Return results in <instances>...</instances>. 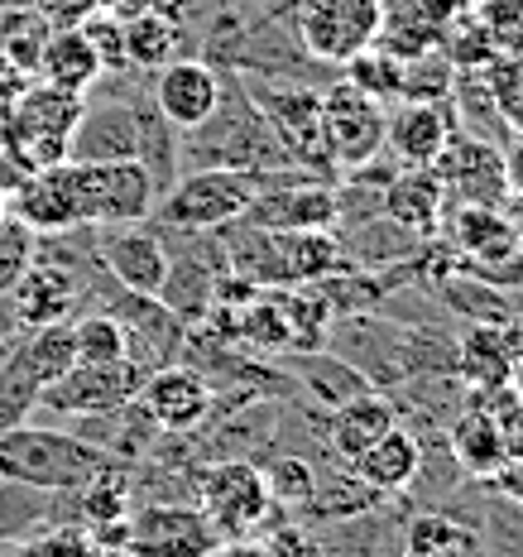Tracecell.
I'll return each instance as SVG.
<instances>
[{
	"label": "cell",
	"mask_w": 523,
	"mask_h": 557,
	"mask_svg": "<svg viewBox=\"0 0 523 557\" xmlns=\"http://www.w3.org/2000/svg\"><path fill=\"white\" fill-rule=\"evenodd\" d=\"M115 467V451L87 437L58 433V428H0V481L29 485V491H77L97 471Z\"/></svg>",
	"instance_id": "obj_1"
},
{
	"label": "cell",
	"mask_w": 523,
	"mask_h": 557,
	"mask_svg": "<svg viewBox=\"0 0 523 557\" xmlns=\"http://www.w3.org/2000/svg\"><path fill=\"white\" fill-rule=\"evenodd\" d=\"M341 250L332 231H260L246 226V236L231 240V270L250 278L254 288H303L336 274Z\"/></svg>",
	"instance_id": "obj_2"
},
{
	"label": "cell",
	"mask_w": 523,
	"mask_h": 557,
	"mask_svg": "<svg viewBox=\"0 0 523 557\" xmlns=\"http://www.w3.org/2000/svg\"><path fill=\"white\" fill-rule=\"evenodd\" d=\"M83 111H87V97L29 77V87L20 91V101L0 121V149L25 173L63 164L73 154V131L83 121Z\"/></svg>",
	"instance_id": "obj_3"
},
{
	"label": "cell",
	"mask_w": 523,
	"mask_h": 557,
	"mask_svg": "<svg viewBox=\"0 0 523 557\" xmlns=\"http://www.w3.org/2000/svg\"><path fill=\"white\" fill-rule=\"evenodd\" d=\"M67 183H73L77 226H135L154 216L159 183L145 159H107V164H83L67 159Z\"/></svg>",
	"instance_id": "obj_4"
},
{
	"label": "cell",
	"mask_w": 523,
	"mask_h": 557,
	"mask_svg": "<svg viewBox=\"0 0 523 557\" xmlns=\"http://www.w3.org/2000/svg\"><path fill=\"white\" fill-rule=\"evenodd\" d=\"M260 193V173L240 169H192L154 202L159 226L169 231H216L246 216V207Z\"/></svg>",
	"instance_id": "obj_5"
},
{
	"label": "cell",
	"mask_w": 523,
	"mask_h": 557,
	"mask_svg": "<svg viewBox=\"0 0 523 557\" xmlns=\"http://www.w3.org/2000/svg\"><path fill=\"white\" fill-rule=\"evenodd\" d=\"M254 111L264 115L270 125L278 154L288 159L294 169L317 173V178H332L336 159L327 149V131H322V101L317 91L308 87H270V91H254Z\"/></svg>",
	"instance_id": "obj_6"
},
{
	"label": "cell",
	"mask_w": 523,
	"mask_h": 557,
	"mask_svg": "<svg viewBox=\"0 0 523 557\" xmlns=\"http://www.w3.org/2000/svg\"><path fill=\"white\" fill-rule=\"evenodd\" d=\"M197 509L207 515L221 539H246L270 519V491L264 475L250 461H216V467L197 471Z\"/></svg>",
	"instance_id": "obj_7"
},
{
	"label": "cell",
	"mask_w": 523,
	"mask_h": 557,
	"mask_svg": "<svg viewBox=\"0 0 523 557\" xmlns=\"http://www.w3.org/2000/svg\"><path fill=\"white\" fill-rule=\"evenodd\" d=\"M322 101V131H327V149L336 159V169H370L385 149V121L389 111L375 97H365L351 83H336L327 91H317Z\"/></svg>",
	"instance_id": "obj_8"
},
{
	"label": "cell",
	"mask_w": 523,
	"mask_h": 557,
	"mask_svg": "<svg viewBox=\"0 0 523 557\" xmlns=\"http://www.w3.org/2000/svg\"><path fill=\"white\" fill-rule=\"evenodd\" d=\"M379 5L385 0H298V39L317 63L341 67L351 53L375 44Z\"/></svg>",
	"instance_id": "obj_9"
},
{
	"label": "cell",
	"mask_w": 523,
	"mask_h": 557,
	"mask_svg": "<svg viewBox=\"0 0 523 557\" xmlns=\"http://www.w3.org/2000/svg\"><path fill=\"white\" fill-rule=\"evenodd\" d=\"M433 169L447 193V207H499L509 197L505 154L485 135H451Z\"/></svg>",
	"instance_id": "obj_10"
},
{
	"label": "cell",
	"mask_w": 523,
	"mask_h": 557,
	"mask_svg": "<svg viewBox=\"0 0 523 557\" xmlns=\"http://www.w3.org/2000/svg\"><path fill=\"white\" fill-rule=\"evenodd\" d=\"M139 380H145V370L135 366V356L115 366H73L63 380H53L39 394V404L67 418H107V413L130 409Z\"/></svg>",
	"instance_id": "obj_11"
},
{
	"label": "cell",
	"mask_w": 523,
	"mask_h": 557,
	"mask_svg": "<svg viewBox=\"0 0 523 557\" xmlns=\"http://www.w3.org/2000/svg\"><path fill=\"white\" fill-rule=\"evenodd\" d=\"M216 539L221 533L197 505H149L139 515H125L121 548L135 557H202Z\"/></svg>",
	"instance_id": "obj_12"
},
{
	"label": "cell",
	"mask_w": 523,
	"mask_h": 557,
	"mask_svg": "<svg viewBox=\"0 0 523 557\" xmlns=\"http://www.w3.org/2000/svg\"><path fill=\"white\" fill-rule=\"evenodd\" d=\"M260 231H332L341 222V197L332 183H284V188H260L240 216Z\"/></svg>",
	"instance_id": "obj_13"
},
{
	"label": "cell",
	"mask_w": 523,
	"mask_h": 557,
	"mask_svg": "<svg viewBox=\"0 0 523 557\" xmlns=\"http://www.w3.org/2000/svg\"><path fill=\"white\" fill-rule=\"evenodd\" d=\"M135 409L164 433H192L207 413H212V389L188 366H159L139 380Z\"/></svg>",
	"instance_id": "obj_14"
},
{
	"label": "cell",
	"mask_w": 523,
	"mask_h": 557,
	"mask_svg": "<svg viewBox=\"0 0 523 557\" xmlns=\"http://www.w3.org/2000/svg\"><path fill=\"white\" fill-rule=\"evenodd\" d=\"M101 264H107V274L115 284L125 288V294H145V298H159L169 288V250L159 246L154 231L145 226H107V236H101Z\"/></svg>",
	"instance_id": "obj_15"
},
{
	"label": "cell",
	"mask_w": 523,
	"mask_h": 557,
	"mask_svg": "<svg viewBox=\"0 0 523 557\" xmlns=\"http://www.w3.org/2000/svg\"><path fill=\"white\" fill-rule=\"evenodd\" d=\"M154 111L173 131H197L221 111V83L197 58H173L154 73Z\"/></svg>",
	"instance_id": "obj_16"
},
{
	"label": "cell",
	"mask_w": 523,
	"mask_h": 557,
	"mask_svg": "<svg viewBox=\"0 0 523 557\" xmlns=\"http://www.w3.org/2000/svg\"><path fill=\"white\" fill-rule=\"evenodd\" d=\"M466 10V0H385L379 5V34L375 44L394 58H423L433 53L451 20Z\"/></svg>",
	"instance_id": "obj_17"
},
{
	"label": "cell",
	"mask_w": 523,
	"mask_h": 557,
	"mask_svg": "<svg viewBox=\"0 0 523 557\" xmlns=\"http://www.w3.org/2000/svg\"><path fill=\"white\" fill-rule=\"evenodd\" d=\"M457 135V115L447 101H403L385 121V145L399 164H433Z\"/></svg>",
	"instance_id": "obj_18"
},
{
	"label": "cell",
	"mask_w": 523,
	"mask_h": 557,
	"mask_svg": "<svg viewBox=\"0 0 523 557\" xmlns=\"http://www.w3.org/2000/svg\"><path fill=\"white\" fill-rule=\"evenodd\" d=\"M10 216L25 222L29 231H67L77 226V207H73V183H67V159L53 169H34L15 183V193L5 197Z\"/></svg>",
	"instance_id": "obj_19"
},
{
	"label": "cell",
	"mask_w": 523,
	"mask_h": 557,
	"mask_svg": "<svg viewBox=\"0 0 523 557\" xmlns=\"http://www.w3.org/2000/svg\"><path fill=\"white\" fill-rule=\"evenodd\" d=\"M385 216L413 236H433L447 222V193L433 164H403L385 188Z\"/></svg>",
	"instance_id": "obj_20"
},
{
	"label": "cell",
	"mask_w": 523,
	"mask_h": 557,
	"mask_svg": "<svg viewBox=\"0 0 523 557\" xmlns=\"http://www.w3.org/2000/svg\"><path fill=\"white\" fill-rule=\"evenodd\" d=\"M83 164H107V159H145V131H139V115L121 107H97L83 111L73 131V154Z\"/></svg>",
	"instance_id": "obj_21"
},
{
	"label": "cell",
	"mask_w": 523,
	"mask_h": 557,
	"mask_svg": "<svg viewBox=\"0 0 523 557\" xmlns=\"http://www.w3.org/2000/svg\"><path fill=\"white\" fill-rule=\"evenodd\" d=\"M10 304H15L20 327H49V322H67L77 308V284L67 270H58L49 260H34L25 278L10 288Z\"/></svg>",
	"instance_id": "obj_22"
},
{
	"label": "cell",
	"mask_w": 523,
	"mask_h": 557,
	"mask_svg": "<svg viewBox=\"0 0 523 557\" xmlns=\"http://www.w3.org/2000/svg\"><path fill=\"white\" fill-rule=\"evenodd\" d=\"M447 216H451V246L481 264V270H499V264L523 255L519 236L509 231L499 207H447Z\"/></svg>",
	"instance_id": "obj_23"
},
{
	"label": "cell",
	"mask_w": 523,
	"mask_h": 557,
	"mask_svg": "<svg viewBox=\"0 0 523 557\" xmlns=\"http://www.w3.org/2000/svg\"><path fill=\"white\" fill-rule=\"evenodd\" d=\"M423 471V447H418L413 433H403L399 423L389 428L385 437H375L360 457L351 461V475L365 481L375 495H394V491H409Z\"/></svg>",
	"instance_id": "obj_24"
},
{
	"label": "cell",
	"mask_w": 523,
	"mask_h": 557,
	"mask_svg": "<svg viewBox=\"0 0 523 557\" xmlns=\"http://www.w3.org/2000/svg\"><path fill=\"white\" fill-rule=\"evenodd\" d=\"M34 77L49 87H63V91H77V97H87L91 87L107 77V67H101L97 49L87 44L83 29H53L49 44H43L39 53V67H34Z\"/></svg>",
	"instance_id": "obj_25"
},
{
	"label": "cell",
	"mask_w": 523,
	"mask_h": 557,
	"mask_svg": "<svg viewBox=\"0 0 523 557\" xmlns=\"http://www.w3.org/2000/svg\"><path fill=\"white\" fill-rule=\"evenodd\" d=\"M451 457H457V467L471 475V481H490V471L505 461L509 451V437L499 433V423L490 413L481 409V404H466V409L457 413V423H451V437H447Z\"/></svg>",
	"instance_id": "obj_26"
},
{
	"label": "cell",
	"mask_w": 523,
	"mask_h": 557,
	"mask_svg": "<svg viewBox=\"0 0 523 557\" xmlns=\"http://www.w3.org/2000/svg\"><path fill=\"white\" fill-rule=\"evenodd\" d=\"M394 428V409H389V399H379V394H356V399H346V404H336V413H332V423H327V447L336 451V457L351 467V461L365 451L375 437H385Z\"/></svg>",
	"instance_id": "obj_27"
},
{
	"label": "cell",
	"mask_w": 523,
	"mask_h": 557,
	"mask_svg": "<svg viewBox=\"0 0 523 557\" xmlns=\"http://www.w3.org/2000/svg\"><path fill=\"white\" fill-rule=\"evenodd\" d=\"M519 351H523V327L509 332V322H475L466 342H461V370L471 375L475 389L505 385Z\"/></svg>",
	"instance_id": "obj_28"
},
{
	"label": "cell",
	"mask_w": 523,
	"mask_h": 557,
	"mask_svg": "<svg viewBox=\"0 0 523 557\" xmlns=\"http://www.w3.org/2000/svg\"><path fill=\"white\" fill-rule=\"evenodd\" d=\"M15 366L25 370L39 389H49L53 380H63L77 366V346H73V318L67 322H49V327H34L25 342L15 346Z\"/></svg>",
	"instance_id": "obj_29"
},
{
	"label": "cell",
	"mask_w": 523,
	"mask_h": 557,
	"mask_svg": "<svg viewBox=\"0 0 523 557\" xmlns=\"http://www.w3.org/2000/svg\"><path fill=\"white\" fill-rule=\"evenodd\" d=\"M125 20V63L139 67V73H159L164 63L178 58L183 34L173 25V15L164 10H130Z\"/></svg>",
	"instance_id": "obj_30"
},
{
	"label": "cell",
	"mask_w": 523,
	"mask_h": 557,
	"mask_svg": "<svg viewBox=\"0 0 523 557\" xmlns=\"http://www.w3.org/2000/svg\"><path fill=\"white\" fill-rule=\"evenodd\" d=\"M278 312H284L288 327V351H317L322 336H327V298L312 294V284L303 288H270Z\"/></svg>",
	"instance_id": "obj_31"
},
{
	"label": "cell",
	"mask_w": 523,
	"mask_h": 557,
	"mask_svg": "<svg viewBox=\"0 0 523 557\" xmlns=\"http://www.w3.org/2000/svg\"><path fill=\"white\" fill-rule=\"evenodd\" d=\"M73 346L77 366H115L130 361V327L111 312H91V318H73Z\"/></svg>",
	"instance_id": "obj_32"
},
{
	"label": "cell",
	"mask_w": 523,
	"mask_h": 557,
	"mask_svg": "<svg viewBox=\"0 0 523 557\" xmlns=\"http://www.w3.org/2000/svg\"><path fill=\"white\" fill-rule=\"evenodd\" d=\"M341 67H346V83L360 87L365 97H375L379 107H389V101L403 97V58H394L389 49H379V44L351 53Z\"/></svg>",
	"instance_id": "obj_33"
},
{
	"label": "cell",
	"mask_w": 523,
	"mask_h": 557,
	"mask_svg": "<svg viewBox=\"0 0 523 557\" xmlns=\"http://www.w3.org/2000/svg\"><path fill=\"white\" fill-rule=\"evenodd\" d=\"M49 34H53V25L39 10H0V53L25 77H34V67H39V53H43V44H49Z\"/></svg>",
	"instance_id": "obj_34"
},
{
	"label": "cell",
	"mask_w": 523,
	"mask_h": 557,
	"mask_svg": "<svg viewBox=\"0 0 523 557\" xmlns=\"http://www.w3.org/2000/svg\"><path fill=\"white\" fill-rule=\"evenodd\" d=\"M437 49L447 53V63L457 67V73H485V67L499 58L495 44H490V34H485V25L471 15V5L447 25V34H441Z\"/></svg>",
	"instance_id": "obj_35"
},
{
	"label": "cell",
	"mask_w": 523,
	"mask_h": 557,
	"mask_svg": "<svg viewBox=\"0 0 523 557\" xmlns=\"http://www.w3.org/2000/svg\"><path fill=\"white\" fill-rule=\"evenodd\" d=\"M77 495H83V515L91 519V524H101L107 533L101 539H111V543H121V533H125V481H121V471H97L87 485H77Z\"/></svg>",
	"instance_id": "obj_36"
},
{
	"label": "cell",
	"mask_w": 523,
	"mask_h": 557,
	"mask_svg": "<svg viewBox=\"0 0 523 557\" xmlns=\"http://www.w3.org/2000/svg\"><path fill=\"white\" fill-rule=\"evenodd\" d=\"M485 91H490L495 121L505 125L509 135H523V58H495L481 73Z\"/></svg>",
	"instance_id": "obj_37"
},
{
	"label": "cell",
	"mask_w": 523,
	"mask_h": 557,
	"mask_svg": "<svg viewBox=\"0 0 523 557\" xmlns=\"http://www.w3.org/2000/svg\"><path fill=\"white\" fill-rule=\"evenodd\" d=\"M451 91H457V67L447 63L441 49L403 63V97L399 101H451Z\"/></svg>",
	"instance_id": "obj_38"
},
{
	"label": "cell",
	"mask_w": 523,
	"mask_h": 557,
	"mask_svg": "<svg viewBox=\"0 0 523 557\" xmlns=\"http://www.w3.org/2000/svg\"><path fill=\"white\" fill-rule=\"evenodd\" d=\"M471 15L485 25L499 58H523V0H475Z\"/></svg>",
	"instance_id": "obj_39"
},
{
	"label": "cell",
	"mask_w": 523,
	"mask_h": 557,
	"mask_svg": "<svg viewBox=\"0 0 523 557\" xmlns=\"http://www.w3.org/2000/svg\"><path fill=\"white\" fill-rule=\"evenodd\" d=\"M264 475V491H270L274 505H312L317 500V471L303 457H278Z\"/></svg>",
	"instance_id": "obj_40"
},
{
	"label": "cell",
	"mask_w": 523,
	"mask_h": 557,
	"mask_svg": "<svg viewBox=\"0 0 523 557\" xmlns=\"http://www.w3.org/2000/svg\"><path fill=\"white\" fill-rule=\"evenodd\" d=\"M34 246H39V231H29L25 222H15V216L0 222V304H5L10 288H15L34 264Z\"/></svg>",
	"instance_id": "obj_41"
},
{
	"label": "cell",
	"mask_w": 523,
	"mask_h": 557,
	"mask_svg": "<svg viewBox=\"0 0 523 557\" xmlns=\"http://www.w3.org/2000/svg\"><path fill=\"white\" fill-rule=\"evenodd\" d=\"M87 34V44L97 49V58H101V67L107 73H125V20L115 15V10H91V15L77 25Z\"/></svg>",
	"instance_id": "obj_42"
},
{
	"label": "cell",
	"mask_w": 523,
	"mask_h": 557,
	"mask_svg": "<svg viewBox=\"0 0 523 557\" xmlns=\"http://www.w3.org/2000/svg\"><path fill=\"white\" fill-rule=\"evenodd\" d=\"M461 548H471V539L451 524L447 515H427L409 529V553L413 557H457Z\"/></svg>",
	"instance_id": "obj_43"
},
{
	"label": "cell",
	"mask_w": 523,
	"mask_h": 557,
	"mask_svg": "<svg viewBox=\"0 0 523 557\" xmlns=\"http://www.w3.org/2000/svg\"><path fill=\"white\" fill-rule=\"evenodd\" d=\"M34 10H39L53 29H73V25H83L97 5H91V0H34Z\"/></svg>",
	"instance_id": "obj_44"
},
{
	"label": "cell",
	"mask_w": 523,
	"mask_h": 557,
	"mask_svg": "<svg viewBox=\"0 0 523 557\" xmlns=\"http://www.w3.org/2000/svg\"><path fill=\"white\" fill-rule=\"evenodd\" d=\"M490 485L505 495V500L523 505V451H505V461L490 471Z\"/></svg>",
	"instance_id": "obj_45"
},
{
	"label": "cell",
	"mask_w": 523,
	"mask_h": 557,
	"mask_svg": "<svg viewBox=\"0 0 523 557\" xmlns=\"http://www.w3.org/2000/svg\"><path fill=\"white\" fill-rule=\"evenodd\" d=\"M25 87H29V77L20 73V67L10 63L5 53H0V121H5V115H10V107H15V101H20V91H25Z\"/></svg>",
	"instance_id": "obj_46"
},
{
	"label": "cell",
	"mask_w": 523,
	"mask_h": 557,
	"mask_svg": "<svg viewBox=\"0 0 523 557\" xmlns=\"http://www.w3.org/2000/svg\"><path fill=\"white\" fill-rule=\"evenodd\" d=\"M202 557H270V553H264L260 543H250V539H216Z\"/></svg>",
	"instance_id": "obj_47"
},
{
	"label": "cell",
	"mask_w": 523,
	"mask_h": 557,
	"mask_svg": "<svg viewBox=\"0 0 523 557\" xmlns=\"http://www.w3.org/2000/svg\"><path fill=\"white\" fill-rule=\"evenodd\" d=\"M505 154V178H509V193H523V135L509 139V149H499Z\"/></svg>",
	"instance_id": "obj_48"
},
{
	"label": "cell",
	"mask_w": 523,
	"mask_h": 557,
	"mask_svg": "<svg viewBox=\"0 0 523 557\" xmlns=\"http://www.w3.org/2000/svg\"><path fill=\"white\" fill-rule=\"evenodd\" d=\"M499 212H505L509 231H514V236H519V246H523V193H509L505 202H499Z\"/></svg>",
	"instance_id": "obj_49"
},
{
	"label": "cell",
	"mask_w": 523,
	"mask_h": 557,
	"mask_svg": "<svg viewBox=\"0 0 523 557\" xmlns=\"http://www.w3.org/2000/svg\"><path fill=\"white\" fill-rule=\"evenodd\" d=\"M505 385H509V389H514L519 399H523V351L514 356V366H509V380H505Z\"/></svg>",
	"instance_id": "obj_50"
},
{
	"label": "cell",
	"mask_w": 523,
	"mask_h": 557,
	"mask_svg": "<svg viewBox=\"0 0 523 557\" xmlns=\"http://www.w3.org/2000/svg\"><path fill=\"white\" fill-rule=\"evenodd\" d=\"M91 5H97V10H125L130 0H91Z\"/></svg>",
	"instance_id": "obj_51"
},
{
	"label": "cell",
	"mask_w": 523,
	"mask_h": 557,
	"mask_svg": "<svg viewBox=\"0 0 523 557\" xmlns=\"http://www.w3.org/2000/svg\"><path fill=\"white\" fill-rule=\"evenodd\" d=\"M0 10H34V0H0Z\"/></svg>",
	"instance_id": "obj_52"
},
{
	"label": "cell",
	"mask_w": 523,
	"mask_h": 557,
	"mask_svg": "<svg viewBox=\"0 0 523 557\" xmlns=\"http://www.w3.org/2000/svg\"><path fill=\"white\" fill-rule=\"evenodd\" d=\"M5 216H10V207H5V193H0V222H5Z\"/></svg>",
	"instance_id": "obj_53"
}]
</instances>
